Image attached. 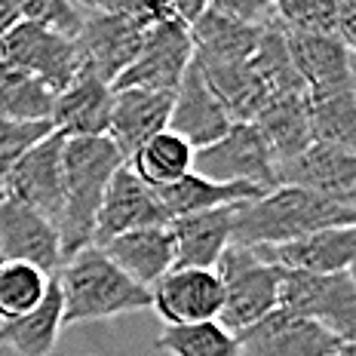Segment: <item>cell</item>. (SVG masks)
<instances>
[{
    "mask_svg": "<svg viewBox=\"0 0 356 356\" xmlns=\"http://www.w3.org/2000/svg\"><path fill=\"white\" fill-rule=\"evenodd\" d=\"M356 225V209L320 197L314 191L277 184L258 200H249L236 209L231 243L236 246H277V243L298 240L304 234L323 227Z\"/></svg>",
    "mask_w": 356,
    "mask_h": 356,
    "instance_id": "1",
    "label": "cell"
},
{
    "mask_svg": "<svg viewBox=\"0 0 356 356\" xmlns=\"http://www.w3.org/2000/svg\"><path fill=\"white\" fill-rule=\"evenodd\" d=\"M56 280L62 289V329L151 307V289L126 277L102 246H83L68 255Z\"/></svg>",
    "mask_w": 356,
    "mask_h": 356,
    "instance_id": "2",
    "label": "cell"
},
{
    "mask_svg": "<svg viewBox=\"0 0 356 356\" xmlns=\"http://www.w3.org/2000/svg\"><path fill=\"white\" fill-rule=\"evenodd\" d=\"M126 163L117 145L108 136L95 138H65L62 145V181L65 206L58 218L62 255L68 258L83 246H92L95 215L111 175Z\"/></svg>",
    "mask_w": 356,
    "mask_h": 356,
    "instance_id": "3",
    "label": "cell"
},
{
    "mask_svg": "<svg viewBox=\"0 0 356 356\" xmlns=\"http://www.w3.org/2000/svg\"><path fill=\"white\" fill-rule=\"evenodd\" d=\"M215 277L221 283V314L218 323L240 335L277 307L280 267L261 261L255 249L231 243L215 261Z\"/></svg>",
    "mask_w": 356,
    "mask_h": 356,
    "instance_id": "4",
    "label": "cell"
},
{
    "mask_svg": "<svg viewBox=\"0 0 356 356\" xmlns=\"http://www.w3.org/2000/svg\"><path fill=\"white\" fill-rule=\"evenodd\" d=\"M277 307L325 325L341 341L353 344L356 335V280L353 270L304 273L280 270Z\"/></svg>",
    "mask_w": 356,
    "mask_h": 356,
    "instance_id": "5",
    "label": "cell"
},
{
    "mask_svg": "<svg viewBox=\"0 0 356 356\" xmlns=\"http://www.w3.org/2000/svg\"><path fill=\"white\" fill-rule=\"evenodd\" d=\"M194 172L218 184H252L264 194L280 184L277 157L255 123H234L218 142L194 151Z\"/></svg>",
    "mask_w": 356,
    "mask_h": 356,
    "instance_id": "6",
    "label": "cell"
},
{
    "mask_svg": "<svg viewBox=\"0 0 356 356\" xmlns=\"http://www.w3.org/2000/svg\"><path fill=\"white\" fill-rule=\"evenodd\" d=\"M191 62H194L191 28L178 16H169L147 28L136 58L126 65L111 89H154L175 95Z\"/></svg>",
    "mask_w": 356,
    "mask_h": 356,
    "instance_id": "7",
    "label": "cell"
},
{
    "mask_svg": "<svg viewBox=\"0 0 356 356\" xmlns=\"http://www.w3.org/2000/svg\"><path fill=\"white\" fill-rule=\"evenodd\" d=\"M0 62L28 71L53 92L65 89L80 71V53L74 37L22 19L0 37Z\"/></svg>",
    "mask_w": 356,
    "mask_h": 356,
    "instance_id": "8",
    "label": "cell"
},
{
    "mask_svg": "<svg viewBox=\"0 0 356 356\" xmlns=\"http://www.w3.org/2000/svg\"><path fill=\"white\" fill-rule=\"evenodd\" d=\"M344 344L325 325L273 307L236 335V356H332Z\"/></svg>",
    "mask_w": 356,
    "mask_h": 356,
    "instance_id": "9",
    "label": "cell"
},
{
    "mask_svg": "<svg viewBox=\"0 0 356 356\" xmlns=\"http://www.w3.org/2000/svg\"><path fill=\"white\" fill-rule=\"evenodd\" d=\"M62 145H65V138L58 132H49L31 151H25V157L10 169V175L0 184V197L16 200V203L28 206V209L47 215L56 227H58L62 206H65Z\"/></svg>",
    "mask_w": 356,
    "mask_h": 356,
    "instance_id": "10",
    "label": "cell"
},
{
    "mask_svg": "<svg viewBox=\"0 0 356 356\" xmlns=\"http://www.w3.org/2000/svg\"><path fill=\"white\" fill-rule=\"evenodd\" d=\"M147 25L117 13H80V31L74 37L80 53V68L92 71L99 80L114 86V80L136 58Z\"/></svg>",
    "mask_w": 356,
    "mask_h": 356,
    "instance_id": "11",
    "label": "cell"
},
{
    "mask_svg": "<svg viewBox=\"0 0 356 356\" xmlns=\"http://www.w3.org/2000/svg\"><path fill=\"white\" fill-rule=\"evenodd\" d=\"M0 258L31 264L47 277H56L65 261L58 227L47 215L0 197Z\"/></svg>",
    "mask_w": 356,
    "mask_h": 356,
    "instance_id": "12",
    "label": "cell"
},
{
    "mask_svg": "<svg viewBox=\"0 0 356 356\" xmlns=\"http://www.w3.org/2000/svg\"><path fill=\"white\" fill-rule=\"evenodd\" d=\"M151 310L166 325L218 320L221 283L209 267H172L151 286Z\"/></svg>",
    "mask_w": 356,
    "mask_h": 356,
    "instance_id": "13",
    "label": "cell"
},
{
    "mask_svg": "<svg viewBox=\"0 0 356 356\" xmlns=\"http://www.w3.org/2000/svg\"><path fill=\"white\" fill-rule=\"evenodd\" d=\"M277 175L280 184H295L344 206L356 200V151L338 145L310 142L298 157L280 163Z\"/></svg>",
    "mask_w": 356,
    "mask_h": 356,
    "instance_id": "14",
    "label": "cell"
},
{
    "mask_svg": "<svg viewBox=\"0 0 356 356\" xmlns=\"http://www.w3.org/2000/svg\"><path fill=\"white\" fill-rule=\"evenodd\" d=\"M157 225H169L166 212L160 209L154 191L123 163L111 175L105 197H102L99 215H95L92 246H102L111 236H120L126 231H136V227H157Z\"/></svg>",
    "mask_w": 356,
    "mask_h": 356,
    "instance_id": "15",
    "label": "cell"
},
{
    "mask_svg": "<svg viewBox=\"0 0 356 356\" xmlns=\"http://www.w3.org/2000/svg\"><path fill=\"white\" fill-rule=\"evenodd\" d=\"M261 261L280 270H304V273H338L353 270L356 258V225L323 227L304 234L298 240L277 243V246H249Z\"/></svg>",
    "mask_w": 356,
    "mask_h": 356,
    "instance_id": "16",
    "label": "cell"
},
{
    "mask_svg": "<svg viewBox=\"0 0 356 356\" xmlns=\"http://www.w3.org/2000/svg\"><path fill=\"white\" fill-rule=\"evenodd\" d=\"M289 58L301 77L307 99L353 89V49L335 34H295L286 31Z\"/></svg>",
    "mask_w": 356,
    "mask_h": 356,
    "instance_id": "17",
    "label": "cell"
},
{
    "mask_svg": "<svg viewBox=\"0 0 356 356\" xmlns=\"http://www.w3.org/2000/svg\"><path fill=\"white\" fill-rule=\"evenodd\" d=\"M234 126V120L227 117L225 105L218 102V95L212 92V86L206 83V77L200 74L197 62L188 65L181 83L175 89L172 99V114H169V132L181 136L194 151L218 142L227 129Z\"/></svg>",
    "mask_w": 356,
    "mask_h": 356,
    "instance_id": "18",
    "label": "cell"
},
{
    "mask_svg": "<svg viewBox=\"0 0 356 356\" xmlns=\"http://www.w3.org/2000/svg\"><path fill=\"white\" fill-rule=\"evenodd\" d=\"M111 95H114L111 83L99 80L92 71L80 68L77 77L56 92L53 111H49V126H53V132H58L62 138L108 136Z\"/></svg>",
    "mask_w": 356,
    "mask_h": 356,
    "instance_id": "19",
    "label": "cell"
},
{
    "mask_svg": "<svg viewBox=\"0 0 356 356\" xmlns=\"http://www.w3.org/2000/svg\"><path fill=\"white\" fill-rule=\"evenodd\" d=\"M169 92L154 89H114L111 95V117H108V138L117 145V151L126 160L142 147L147 138H154L169 126L172 114Z\"/></svg>",
    "mask_w": 356,
    "mask_h": 356,
    "instance_id": "20",
    "label": "cell"
},
{
    "mask_svg": "<svg viewBox=\"0 0 356 356\" xmlns=\"http://www.w3.org/2000/svg\"><path fill=\"white\" fill-rule=\"evenodd\" d=\"M240 206L243 203H231L169 221V234H172L175 246V267H209L212 270L221 252L231 246L234 218Z\"/></svg>",
    "mask_w": 356,
    "mask_h": 356,
    "instance_id": "21",
    "label": "cell"
},
{
    "mask_svg": "<svg viewBox=\"0 0 356 356\" xmlns=\"http://www.w3.org/2000/svg\"><path fill=\"white\" fill-rule=\"evenodd\" d=\"M102 252L126 277L145 289H151L163 273L175 267V246L169 225L136 227V231H126L120 236H111L108 243H102Z\"/></svg>",
    "mask_w": 356,
    "mask_h": 356,
    "instance_id": "22",
    "label": "cell"
},
{
    "mask_svg": "<svg viewBox=\"0 0 356 356\" xmlns=\"http://www.w3.org/2000/svg\"><path fill=\"white\" fill-rule=\"evenodd\" d=\"M255 129L277 157V166L298 154L314 142L310 136V105H307V89H292V92L270 95L264 108L255 114Z\"/></svg>",
    "mask_w": 356,
    "mask_h": 356,
    "instance_id": "23",
    "label": "cell"
},
{
    "mask_svg": "<svg viewBox=\"0 0 356 356\" xmlns=\"http://www.w3.org/2000/svg\"><path fill=\"white\" fill-rule=\"evenodd\" d=\"M188 28H191V43H194V58H200V62H218V65L249 62L258 47V37L264 31V28L240 25V22L221 16V13L209 10V6Z\"/></svg>",
    "mask_w": 356,
    "mask_h": 356,
    "instance_id": "24",
    "label": "cell"
},
{
    "mask_svg": "<svg viewBox=\"0 0 356 356\" xmlns=\"http://www.w3.org/2000/svg\"><path fill=\"white\" fill-rule=\"evenodd\" d=\"M154 191V188H151ZM264 191L252 188V184H218L209 181V178L197 175L191 169L184 178H178L175 184H166V188H157L154 197H157L160 209L166 212V218H181V215H194V212H206V209H218V206H231V203H249V200H258Z\"/></svg>",
    "mask_w": 356,
    "mask_h": 356,
    "instance_id": "25",
    "label": "cell"
},
{
    "mask_svg": "<svg viewBox=\"0 0 356 356\" xmlns=\"http://www.w3.org/2000/svg\"><path fill=\"white\" fill-rule=\"evenodd\" d=\"M58 332H62V289L53 277L43 301L31 314L0 323V344L19 356H49L58 344Z\"/></svg>",
    "mask_w": 356,
    "mask_h": 356,
    "instance_id": "26",
    "label": "cell"
},
{
    "mask_svg": "<svg viewBox=\"0 0 356 356\" xmlns=\"http://www.w3.org/2000/svg\"><path fill=\"white\" fill-rule=\"evenodd\" d=\"M126 166L142 178L147 188L157 191V188H166V184H175L178 178H184L194 169V147L184 142L181 136L163 129L154 138H147L126 160Z\"/></svg>",
    "mask_w": 356,
    "mask_h": 356,
    "instance_id": "27",
    "label": "cell"
},
{
    "mask_svg": "<svg viewBox=\"0 0 356 356\" xmlns=\"http://www.w3.org/2000/svg\"><path fill=\"white\" fill-rule=\"evenodd\" d=\"M56 92L28 71L0 62V117L6 120H49Z\"/></svg>",
    "mask_w": 356,
    "mask_h": 356,
    "instance_id": "28",
    "label": "cell"
},
{
    "mask_svg": "<svg viewBox=\"0 0 356 356\" xmlns=\"http://www.w3.org/2000/svg\"><path fill=\"white\" fill-rule=\"evenodd\" d=\"M157 347L169 356H236V335L218 320L163 325Z\"/></svg>",
    "mask_w": 356,
    "mask_h": 356,
    "instance_id": "29",
    "label": "cell"
},
{
    "mask_svg": "<svg viewBox=\"0 0 356 356\" xmlns=\"http://www.w3.org/2000/svg\"><path fill=\"white\" fill-rule=\"evenodd\" d=\"M307 105H310V136H314V142L356 151V92L353 89L307 99Z\"/></svg>",
    "mask_w": 356,
    "mask_h": 356,
    "instance_id": "30",
    "label": "cell"
},
{
    "mask_svg": "<svg viewBox=\"0 0 356 356\" xmlns=\"http://www.w3.org/2000/svg\"><path fill=\"white\" fill-rule=\"evenodd\" d=\"M53 277L22 261H3L0 264V323L19 320L31 314L43 301Z\"/></svg>",
    "mask_w": 356,
    "mask_h": 356,
    "instance_id": "31",
    "label": "cell"
},
{
    "mask_svg": "<svg viewBox=\"0 0 356 356\" xmlns=\"http://www.w3.org/2000/svg\"><path fill=\"white\" fill-rule=\"evenodd\" d=\"M273 16L283 31L295 34H335V0H270Z\"/></svg>",
    "mask_w": 356,
    "mask_h": 356,
    "instance_id": "32",
    "label": "cell"
},
{
    "mask_svg": "<svg viewBox=\"0 0 356 356\" xmlns=\"http://www.w3.org/2000/svg\"><path fill=\"white\" fill-rule=\"evenodd\" d=\"M49 132H53L49 120L25 123V120H6V117H0V184L10 175V169L25 157V151H31Z\"/></svg>",
    "mask_w": 356,
    "mask_h": 356,
    "instance_id": "33",
    "label": "cell"
},
{
    "mask_svg": "<svg viewBox=\"0 0 356 356\" xmlns=\"http://www.w3.org/2000/svg\"><path fill=\"white\" fill-rule=\"evenodd\" d=\"M16 6L22 22H37L65 37H77L80 31V10L74 0H16Z\"/></svg>",
    "mask_w": 356,
    "mask_h": 356,
    "instance_id": "34",
    "label": "cell"
},
{
    "mask_svg": "<svg viewBox=\"0 0 356 356\" xmlns=\"http://www.w3.org/2000/svg\"><path fill=\"white\" fill-rule=\"evenodd\" d=\"M74 3L80 13H117V16L138 19L147 28L172 16L166 0H74Z\"/></svg>",
    "mask_w": 356,
    "mask_h": 356,
    "instance_id": "35",
    "label": "cell"
},
{
    "mask_svg": "<svg viewBox=\"0 0 356 356\" xmlns=\"http://www.w3.org/2000/svg\"><path fill=\"white\" fill-rule=\"evenodd\" d=\"M209 10L252 28H273L280 25L273 16L270 0H209Z\"/></svg>",
    "mask_w": 356,
    "mask_h": 356,
    "instance_id": "36",
    "label": "cell"
},
{
    "mask_svg": "<svg viewBox=\"0 0 356 356\" xmlns=\"http://www.w3.org/2000/svg\"><path fill=\"white\" fill-rule=\"evenodd\" d=\"M335 28H338V40L353 49V43H356V0H335Z\"/></svg>",
    "mask_w": 356,
    "mask_h": 356,
    "instance_id": "37",
    "label": "cell"
},
{
    "mask_svg": "<svg viewBox=\"0 0 356 356\" xmlns=\"http://www.w3.org/2000/svg\"><path fill=\"white\" fill-rule=\"evenodd\" d=\"M166 3H169V10H172V16H178L184 25H191V22L209 6V0H166Z\"/></svg>",
    "mask_w": 356,
    "mask_h": 356,
    "instance_id": "38",
    "label": "cell"
},
{
    "mask_svg": "<svg viewBox=\"0 0 356 356\" xmlns=\"http://www.w3.org/2000/svg\"><path fill=\"white\" fill-rule=\"evenodd\" d=\"M16 22H19V6H16V0H0V37L10 31Z\"/></svg>",
    "mask_w": 356,
    "mask_h": 356,
    "instance_id": "39",
    "label": "cell"
},
{
    "mask_svg": "<svg viewBox=\"0 0 356 356\" xmlns=\"http://www.w3.org/2000/svg\"><path fill=\"white\" fill-rule=\"evenodd\" d=\"M332 356H356V344H344L341 350H335Z\"/></svg>",
    "mask_w": 356,
    "mask_h": 356,
    "instance_id": "40",
    "label": "cell"
},
{
    "mask_svg": "<svg viewBox=\"0 0 356 356\" xmlns=\"http://www.w3.org/2000/svg\"><path fill=\"white\" fill-rule=\"evenodd\" d=\"M0 264H3V258H0Z\"/></svg>",
    "mask_w": 356,
    "mask_h": 356,
    "instance_id": "41",
    "label": "cell"
}]
</instances>
